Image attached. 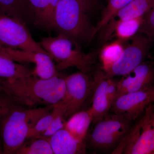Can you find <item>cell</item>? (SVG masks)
I'll return each instance as SVG.
<instances>
[{
	"mask_svg": "<svg viewBox=\"0 0 154 154\" xmlns=\"http://www.w3.org/2000/svg\"><path fill=\"white\" fill-rule=\"evenodd\" d=\"M4 91L20 105L33 108L54 105L65 91L64 77L42 79L31 74L11 80L0 79Z\"/></svg>",
	"mask_w": 154,
	"mask_h": 154,
	"instance_id": "obj_1",
	"label": "cell"
},
{
	"mask_svg": "<svg viewBox=\"0 0 154 154\" xmlns=\"http://www.w3.org/2000/svg\"><path fill=\"white\" fill-rule=\"evenodd\" d=\"M52 106L29 108L18 105L0 118V137L4 154H14L27 140L32 128Z\"/></svg>",
	"mask_w": 154,
	"mask_h": 154,
	"instance_id": "obj_2",
	"label": "cell"
},
{
	"mask_svg": "<svg viewBox=\"0 0 154 154\" xmlns=\"http://www.w3.org/2000/svg\"><path fill=\"white\" fill-rule=\"evenodd\" d=\"M90 11L80 0H60L56 9L54 29L81 49L96 35V27L91 24L87 14Z\"/></svg>",
	"mask_w": 154,
	"mask_h": 154,
	"instance_id": "obj_3",
	"label": "cell"
},
{
	"mask_svg": "<svg viewBox=\"0 0 154 154\" xmlns=\"http://www.w3.org/2000/svg\"><path fill=\"white\" fill-rule=\"evenodd\" d=\"M39 43L56 63L58 71L75 67L89 74L96 63V53L83 52L69 38L60 33L54 37H43Z\"/></svg>",
	"mask_w": 154,
	"mask_h": 154,
	"instance_id": "obj_4",
	"label": "cell"
},
{
	"mask_svg": "<svg viewBox=\"0 0 154 154\" xmlns=\"http://www.w3.org/2000/svg\"><path fill=\"white\" fill-rule=\"evenodd\" d=\"M131 127L113 154H154V102Z\"/></svg>",
	"mask_w": 154,
	"mask_h": 154,
	"instance_id": "obj_5",
	"label": "cell"
},
{
	"mask_svg": "<svg viewBox=\"0 0 154 154\" xmlns=\"http://www.w3.org/2000/svg\"><path fill=\"white\" fill-rule=\"evenodd\" d=\"M131 122L121 115L107 114L95 122L92 132L86 137V145L99 151L112 152L131 127Z\"/></svg>",
	"mask_w": 154,
	"mask_h": 154,
	"instance_id": "obj_6",
	"label": "cell"
},
{
	"mask_svg": "<svg viewBox=\"0 0 154 154\" xmlns=\"http://www.w3.org/2000/svg\"><path fill=\"white\" fill-rule=\"evenodd\" d=\"M65 91L63 97L54 106L66 119L82 110L94 88V79L82 72L64 77Z\"/></svg>",
	"mask_w": 154,
	"mask_h": 154,
	"instance_id": "obj_7",
	"label": "cell"
},
{
	"mask_svg": "<svg viewBox=\"0 0 154 154\" xmlns=\"http://www.w3.org/2000/svg\"><path fill=\"white\" fill-rule=\"evenodd\" d=\"M124 46L123 52L112 66L103 71L106 79L128 74L144 62L148 55L152 42L145 35L138 33Z\"/></svg>",
	"mask_w": 154,
	"mask_h": 154,
	"instance_id": "obj_8",
	"label": "cell"
},
{
	"mask_svg": "<svg viewBox=\"0 0 154 154\" xmlns=\"http://www.w3.org/2000/svg\"><path fill=\"white\" fill-rule=\"evenodd\" d=\"M0 43L13 49L48 54L39 43L33 39L26 24L13 17L2 14H0Z\"/></svg>",
	"mask_w": 154,
	"mask_h": 154,
	"instance_id": "obj_9",
	"label": "cell"
},
{
	"mask_svg": "<svg viewBox=\"0 0 154 154\" xmlns=\"http://www.w3.org/2000/svg\"><path fill=\"white\" fill-rule=\"evenodd\" d=\"M154 102V85L135 92L117 96L111 108L113 113L132 121L140 117L146 107Z\"/></svg>",
	"mask_w": 154,
	"mask_h": 154,
	"instance_id": "obj_10",
	"label": "cell"
},
{
	"mask_svg": "<svg viewBox=\"0 0 154 154\" xmlns=\"http://www.w3.org/2000/svg\"><path fill=\"white\" fill-rule=\"evenodd\" d=\"M3 56L19 63L34 64L32 75L40 79L59 75L53 60L46 54L6 47Z\"/></svg>",
	"mask_w": 154,
	"mask_h": 154,
	"instance_id": "obj_11",
	"label": "cell"
},
{
	"mask_svg": "<svg viewBox=\"0 0 154 154\" xmlns=\"http://www.w3.org/2000/svg\"><path fill=\"white\" fill-rule=\"evenodd\" d=\"M154 85V66L144 62L117 83V96L142 90Z\"/></svg>",
	"mask_w": 154,
	"mask_h": 154,
	"instance_id": "obj_12",
	"label": "cell"
},
{
	"mask_svg": "<svg viewBox=\"0 0 154 154\" xmlns=\"http://www.w3.org/2000/svg\"><path fill=\"white\" fill-rule=\"evenodd\" d=\"M107 79L103 72H97L94 75V95L92 107L89 109L95 123L108 114L112 106L106 93Z\"/></svg>",
	"mask_w": 154,
	"mask_h": 154,
	"instance_id": "obj_13",
	"label": "cell"
},
{
	"mask_svg": "<svg viewBox=\"0 0 154 154\" xmlns=\"http://www.w3.org/2000/svg\"><path fill=\"white\" fill-rule=\"evenodd\" d=\"M60 0H29L31 20L35 25L47 29L54 28L57 6Z\"/></svg>",
	"mask_w": 154,
	"mask_h": 154,
	"instance_id": "obj_14",
	"label": "cell"
},
{
	"mask_svg": "<svg viewBox=\"0 0 154 154\" xmlns=\"http://www.w3.org/2000/svg\"><path fill=\"white\" fill-rule=\"evenodd\" d=\"M54 154H79L86 152L85 142L75 138L64 128L48 139Z\"/></svg>",
	"mask_w": 154,
	"mask_h": 154,
	"instance_id": "obj_15",
	"label": "cell"
},
{
	"mask_svg": "<svg viewBox=\"0 0 154 154\" xmlns=\"http://www.w3.org/2000/svg\"><path fill=\"white\" fill-rule=\"evenodd\" d=\"M93 119L90 109L81 110L67 119L64 128L78 140L85 142Z\"/></svg>",
	"mask_w": 154,
	"mask_h": 154,
	"instance_id": "obj_16",
	"label": "cell"
},
{
	"mask_svg": "<svg viewBox=\"0 0 154 154\" xmlns=\"http://www.w3.org/2000/svg\"><path fill=\"white\" fill-rule=\"evenodd\" d=\"M154 4V0H133L119 10L107 25L108 27L119 21L143 17Z\"/></svg>",
	"mask_w": 154,
	"mask_h": 154,
	"instance_id": "obj_17",
	"label": "cell"
},
{
	"mask_svg": "<svg viewBox=\"0 0 154 154\" xmlns=\"http://www.w3.org/2000/svg\"><path fill=\"white\" fill-rule=\"evenodd\" d=\"M143 17L119 21L108 27L106 33L105 40L111 36L113 33L118 40L125 42L131 39L138 33L143 22Z\"/></svg>",
	"mask_w": 154,
	"mask_h": 154,
	"instance_id": "obj_18",
	"label": "cell"
},
{
	"mask_svg": "<svg viewBox=\"0 0 154 154\" xmlns=\"http://www.w3.org/2000/svg\"><path fill=\"white\" fill-rule=\"evenodd\" d=\"M0 14L13 17L26 24L31 19L29 0H0Z\"/></svg>",
	"mask_w": 154,
	"mask_h": 154,
	"instance_id": "obj_19",
	"label": "cell"
},
{
	"mask_svg": "<svg viewBox=\"0 0 154 154\" xmlns=\"http://www.w3.org/2000/svg\"><path fill=\"white\" fill-rule=\"evenodd\" d=\"M33 69L0 55V79L11 80L32 74Z\"/></svg>",
	"mask_w": 154,
	"mask_h": 154,
	"instance_id": "obj_20",
	"label": "cell"
},
{
	"mask_svg": "<svg viewBox=\"0 0 154 154\" xmlns=\"http://www.w3.org/2000/svg\"><path fill=\"white\" fill-rule=\"evenodd\" d=\"M14 154H54V153L48 139L36 137L27 139Z\"/></svg>",
	"mask_w": 154,
	"mask_h": 154,
	"instance_id": "obj_21",
	"label": "cell"
},
{
	"mask_svg": "<svg viewBox=\"0 0 154 154\" xmlns=\"http://www.w3.org/2000/svg\"><path fill=\"white\" fill-rule=\"evenodd\" d=\"M124 48L123 42L118 39L103 47L100 52V57L104 71L109 68L118 60Z\"/></svg>",
	"mask_w": 154,
	"mask_h": 154,
	"instance_id": "obj_22",
	"label": "cell"
},
{
	"mask_svg": "<svg viewBox=\"0 0 154 154\" xmlns=\"http://www.w3.org/2000/svg\"><path fill=\"white\" fill-rule=\"evenodd\" d=\"M133 0H108L100 21L96 26V34L99 30L106 27L119 10Z\"/></svg>",
	"mask_w": 154,
	"mask_h": 154,
	"instance_id": "obj_23",
	"label": "cell"
},
{
	"mask_svg": "<svg viewBox=\"0 0 154 154\" xmlns=\"http://www.w3.org/2000/svg\"><path fill=\"white\" fill-rule=\"evenodd\" d=\"M59 113L57 108L54 106L52 110L39 119L32 128L28 134V139L38 137L47 129L56 116Z\"/></svg>",
	"mask_w": 154,
	"mask_h": 154,
	"instance_id": "obj_24",
	"label": "cell"
},
{
	"mask_svg": "<svg viewBox=\"0 0 154 154\" xmlns=\"http://www.w3.org/2000/svg\"><path fill=\"white\" fill-rule=\"evenodd\" d=\"M138 33L145 35L152 42H154V4L144 15Z\"/></svg>",
	"mask_w": 154,
	"mask_h": 154,
	"instance_id": "obj_25",
	"label": "cell"
},
{
	"mask_svg": "<svg viewBox=\"0 0 154 154\" xmlns=\"http://www.w3.org/2000/svg\"><path fill=\"white\" fill-rule=\"evenodd\" d=\"M67 119L60 113L56 116L47 129L38 137L48 139L59 131L64 128Z\"/></svg>",
	"mask_w": 154,
	"mask_h": 154,
	"instance_id": "obj_26",
	"label": "cell"
},
{
	"mask_svg": "<svg viewBox=\"0 0 154 154\" xmlns=\"http://www.w3.org/2000/svg\"><path fill=\"white\" fill-rule=\"evenodd\" d=\"M18 105L15 99L5 91L0 92V118Z\"/></svg>",
	"mask_w": 154,
	"mask_h": 154,
	"instance_id": "obj_27",
	"label": "cell"
},
{
	"mask_svg": "<svg viewBox=\"0 0 154 154\" xmlns=\"http://www.w3.org/2000/svg\"><path fill=\"white\" fill-rule=\"evenodd\" d=\"M117 83L115 80L113 79V78L108 79L107 84L106 87V93L110 102L113 104L117 95Z\"/></svg>",
	"mask_w": 154,
	"mask_h": 154,
	"instance_id": "obj_28",
	"label": "cell"
},
{
	"mask_svg": "<svg viewBox=\"0 0 154 154\" xmlns=\"http://www.w3.org/2000/svg\"><path fill=\"white\" fill-rule=\"evenodd\" d=\"M80 1L84 3L90 10L93 8L96 2V0H80Z\"/></svg>",
	"mask_w": 154,
	"mask_h": 154,
	"instance_id": "obj_29",
	"label": "cell"
},
{
	"mask_svg": "<svg viewBox=\"0 0 154 154\" xmlns=\"http://www.w3.org/2000/svg\"><path fill=\"white\" fill-rule=\"evenodd\" d=\"M0 154H4L3 152V148L2 143V140L0 137Z\"/></svg>",
	"mask_w": 154,
	"mask_h": 154,
	"instance_id": "obj_30",
	"label": "cell"
},
{
	"mask_svg": "<svg viewBox=\"0 0 154 154\" xmlns=\"http://www.w3.org/2000/svg\"><path fill=\"white\" fill-rule=\"evenodd\" d=\"M5 48V46H3L0 43V55H2V54Z\"/></svg>",
	"mask_w": 154,
	"mask_h": 154,
	"instance_id": "obj_31",
	"label": "cell"
},
{
	"mask_svg": "<svg viewBox=\"0 0 154 154\" xmlns=\"http://www.w3.org/2000/svg\"><path fill=\"white\" fill-rule=\"evenodd\" d=\"M2 91H4V89H3V86H2V85L0 83V92Z\"/></svg>",
	"mask_w": 154,
	"mask_h": 154,
	"instance_id": "obj_32",
	"label": "cell"
}]
</instances>
